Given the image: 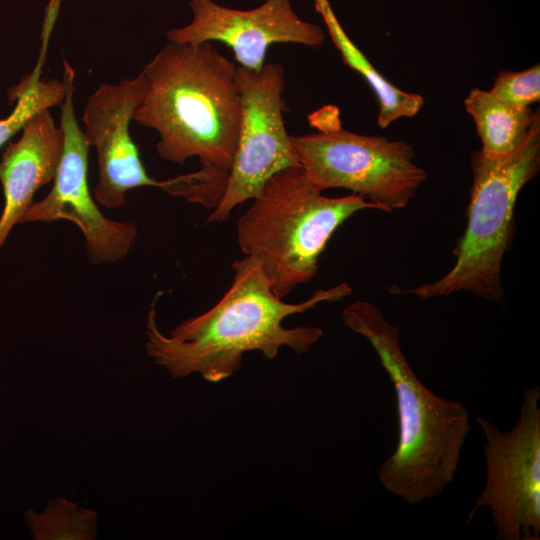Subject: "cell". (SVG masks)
Returning <instances> with one entry per match:
<instances>
[{
    "mask_svg": "<svg viewBox=\"0 0 540 540\" xmlns=\"http://www.w3.org/2000/svg\"><path fill=\"white\" fill-rule=\"evenodd\" d=\"M97 515L64 498L49 501L43 513L28 510L26 525L37 540H90L96 538Z\"/></svg>",
    "mask_w": 540,
    "mask_h": 540,
    "instance_id": "obj_16",
    "label": "cell"
},
{
    "mask_svg": "<svg viewBox=\"0 0 540 540\" xmlns=\"http://www.w3.org/2000/svg\"><path fill=\"white\" fill-rule=\"evenodd\" d=\"M482 142L480 153L488 158L510 154L526 135L537 116L530 108H518L490 91L472 89L464 100Z\"/></svg>",
    "mask_w": 540,
    "mask_h": 540,
    "instance_id": "obj_14",
    "label": "cell"
},
{
    "mask_svg": "<svg viewBox=\"0 0 540 540\" xmlns=\"http://www.w3.org/2000/svg\"><path fill=\"white\" fill-rule=\"evenodd\" d=\"M237 66L211 42H169L142 72L148 81L133 120L159 134V156L183 165L196 157V172L161 181L160 188L191 203L215 208L233 166L242 106Z\"/></svg>",
    "mask_w": 540,
    "mask_h": 540,
    "instance_id": "obj_1",
    "label": "cell"
},
{
    "mask_svg": "<svg viewBox=\"0 0 540 540\" xmlns=\"http://www.w3.org/2000/svg\"><path fill=\"white\" fill-rule=\"evenodd\" d=\"M313 2L343 63L359 73L375 93L379 102V126L386 128L400 118H411L417 115L424 105L423 97L397 88L378 72L347 35L330 0H313Z\"/></svg>",
    "mask_w": 540,
    "mask_h": 540,
    "instance_id": "obj_13",
    "label": "cell"
},
{
    "mask_svg": "<svg viewBox=\"0 0 540 540\" xmlns=\"http://www.w3.org/2000/svg\"><path fill=\"white\" fill-rule=\"evenodd\" d=\"M540 387L525 390L519 418L502 430L476 417L484 435L485 484L469 512L487 507L499 540L540 539Z\"/></svg>",
    "mask_w": 540,
    "mask_h": 540,
    "instance_id": "obj_7",
    "label": "cell"
},
{
    "mask_svg": "<svg viewBox=\"0 0 540 540\" xmlns=\"http://www.w3.org/2000/svg\"><path fill=\"white\" fill-rule=\"evenodd\" d=\"M189 24L172 28L169 42L198 44L221 42L231 48L238 66L259 70L274 44L320 47L325 34L314 23L301 19L291 0H265L249 10L222 6L213 0H190Z\"/></svg>",
    "mask_w": 540,
    "mask_h": 540,
    "instance_id": "obj_10",
    "label": "cell"
},
{
    "mask_svg": "<svg viewBox=\"0 0 540 540\" xmlns=\"http://www.w3.org/2000/svg\"><path fill=\"white\" fill-rule=\"evenodd\" d=\"M49 30H43L42 48L32 72L10 91V99L16 102L13 111L0 120V148L36 114L54 106H60L65 97V85L58 79L41 80L46 50L50 38Z\"/></svg>",
    "mask_w": 540,
    "mask_h": 540,
    "instance_id": "obj_15",
    "label": "cell"
},
{
    "mask_svg": "<svg viewBox=\"0 0 540 540\" xmlns=\"http://www.w3.org/2000/svg\"><path fill=\"white\" fill-rule=\"evenodd\" d=\"M489 91L515 107L529 108L531 104L540 100L539 63L523 71L500 72Z\"/></svg>",
    "mask_w": 540,
    "mask_h": 540,
    "instance_id": "obj_17",
    "label": "cell"
},
{
    "mask_svg": "<svg viewBox=\"0 0 540 540\" xmlns=\"http://www.w3.org/2000/svg\"><path fill=\"white\" fill-rule=\"evenodd\" d=\"M234 278L223 297L208 311L186 319L165 336L156 323V302L147 316V353L175 378L193 373L212 383L233 376L243 355L259 351L267 359L289 347L297 354L307 352L322 336L317 326L286 328L282 322L322 302H335L352 289L341 283L318 289L307 300L286 303L272 291L257 259L245 256L232 264Z\"/></svg>",
    "mask_w": 540,
    "mask_h": 540,
    "instance_id": "obj_2",
    "label": "cell"
},
{
    "mask_svg": "<svg viewBox=\"0 0 540 540\" xmlns=\"http://www.w3.org/2000/svg\"><path fill=\"white\" fill-rule=\"evenodd\" d=\"M0 159L4 207L0 216V250L33 203L34 194L54 180L64 148V134L50 109L33 116Z\"/></svg>",
    "mask_w": 540,
    "mask_h": 540,
    "instance_id": "obj_12",
    "label": "cell"
},
{
    "mask_svg": "<svg viewBox=\"0 0 540 540\" xmlns=\"http://www.w3.org/2000/svg\"><path fill=\"white\" fill-rule=\"evenodd\" d=\"M147 90L148 81L141 71L117 84H101L85 105L82 131L88 145L96 149L98 163L93 196L106 208L124 206L125 195L132 189L161 185L147 174L129 130Z\"/></svg>",
    "mask_w": 540,
    "mask_h": 540,
    "instance_id": "obj_11",
    "label": "cell"
},
{
    "mask_svg": "<svg viewBox=\"0 0 540 540\" xmlns=\"http://www.w3.org/2000/svg\"><path fill=\"white\" fill-rule=\"evenodd\" d=\"M300 166L322 192L343 188L363 197L375 209H403L426 181L404 140L362 135L341 127L292 136Z\"/></svg>",
    "mask_w": 540,
    "mask_h": 540,
    "instance_id": "obj_6",
    "label": "cell"
},
{
    "mask_svg": "<svg viewBox=\"0 0 540 540\" xmlns=\"http://www.w3.org/2000/svg\"><path fill=\"white\" fill-rule=\"evenodd\" d=\"M65 97L60 105V127L64 134L62 157L51 191L33 202L21 223L68 220L82 232L89 261L92 264L113 263L130 252L137 237L132 222L114 221L105 217L95 203L88 185V153L90 146L78 124L74 104L75 72L64 60Z\"/></svg>",
    "mask_w": 540,
    "mask_h": 540,
    "instance_id": "obj_9",
    "label": "cell"
},
{
    "mask_svg": "<svg viewBox=\"0 0 540 540\" xmlns=\"http://www.w3.org/2000/svg\"><path fill=\"white\" fill-rule=\"evenodd\" d=\"M236 81L242 106L238 144L225 192L207 220L211 223L225 221L277 172L300 166L283 118V66L267 63L259 70L237 66Z\"/></svg>",
    "mask_w": 540,
    "mask_h": 540,
    "instance_id": "obj_8",
    "label": "cell"
},
{
    "mask_svg": "<svg viewBox=\"0 0 540 540\" xmlns=\"http://www.w3.org/2000/svg\"><path fill=\"white\" fill-rule=\"evenodd\" d=\"M375 209L351 193L327 197L301 166L283 169L262 186L237 223V241L245 256L259 262L274 294L283 299L309 282L337 228L356 212Z\"/></svg>",
    "mask_w": 540,
    "mask_h": 540,
    "instance_id": "obj_4",
    "label": "cell"
},
{
    "mask_svg": "<svg viewBox=\"0 0 540 540\" xmlns=\"http://www.w3.org/2000/svg\"><path fill=\"white\" fill-rule=\"evenodd\" d=\"M342 319L370 343L395 389L398 441L379 469L382 486L408 504L441 495L455 480L470 431L468 410L418 379L402 351L399 329L374 304L351 303Z\"/></svg>",
    "mask_w": 540,
    "mask_h": 540,
    "instance_id": "obj_3",
    "label": "cell"
},
{
    "mask_svg": "<svg viewBox=\"0 0 540 540\" xmlns=\"http://www.w3.org/2000/svg\"><path fill=\"white\" fill-rule=\"evenodd\" d=\"M471 166L467 224L453 250L454 265L434 282L395 293L412 294L420 300L460 291L493 302L504 297L501 268L513 240L516 201L540 169V116L510 154L488 158L478 150L471 157Z\"/></svg>",
    "mask_w": 540,
    "mask_h": 540,
    "instance_id": "obj_5",
    "label": "cell"
}]
</instances>
